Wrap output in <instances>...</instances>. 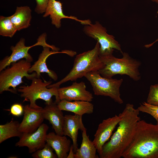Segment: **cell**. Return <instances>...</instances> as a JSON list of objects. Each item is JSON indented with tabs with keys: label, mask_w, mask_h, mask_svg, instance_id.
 Masks as SVG:
<instances>
[{
	"label": "cell",
	"mask_w": 158,
	"mask_h": 158,
	"mask_svg": "<svg viewBox=\"0 0 158 158\" xmlns=\"http://www.w3.org/2000/svg\"><path fill=\"white\" fill-rule=\"evenodd\" d=\"M122 157L158 158V124L140 120L132 139Z\"/></svg>",
	"instance_id": "obj_2"
},
{
	"label": "cell",
	"mask_w": 158,
	"mask_h": 158,
	"mask_svg": "<svg viewBox=\"0 0 158 158\" xmlns=\"http://www.w3.org/2000/svg\"><path fill=\"white\" fill-rule=\"evenodd\" d=\"M152 1L158 4V0H151Z\"/></svg>",
	"instance_id": "obj_31"
},
{
	"label": "cell",
	"mask_w": 158,
	"mask_h": 158,
	"mask_svg": "<svg viewBox=\"0 0 158 158\" xmlns=\"http://www.w3.org/2000/svg\"><path fill=\"white\" fill-rule=\"evenodd\" d=\"M20 123L12 120L4 124L0 125V143L13 137L20 138L22 133L19 130Z\"/></svg>",
	"instance_id": "obj_22"
},
{
	"label": "cell",
	"mask_w": 158,
	"mask_h": 158,
	"mask_svg": "<svg viewBox=\"0 0 158 158\" xmlns=\"http://www.w3.org/2000/svg\"><path fill=\"white\" fill-rule=\"evenodd\" d=\"M31 66V62L21 59L0 72V93L5 91L16 93V87L23 83V77L31 80L36 77L35 72L28 74Z\"/></svg>",
	"instance_id": "obj_6"
},
{
	"label": "cell",
	"mask_w": 158,
	"mask_h": 158,
	"mask_svg": "<svg viewBox=\"0 0 158 158\" xmlns=\"http://www.w3.org/2000/svg\"><path fill=\"white\" fill-rule=\"evenodd\" d=\"M54 150L48 144L46 143L42 149L32 153V156L34 158H56V154L54 152Z\"/></svg>",
	"instance_id": "obj_24"
},
{
	"label": "cell",
	"mask_w": 158,
	"mask_h": 158,
	"mask_svg": "<svg viewBox=\"0 0 158 158\" xmlns=\"http://www.w3.org/2000/svg\"><path fill=\"white\" fill-rule=\"evenodd\" d=\"M47 124L42 123L35 132L31 133H23L15 146L26 147L29 153H33L42 148L46 143L47 132L49 129Z\"/></svg>",
	"instance_id": "obj_9"
},
{
	"label": "cell",
	"mask_w": 158,
	"mask_h": 158,
	"mask_svg": "<svg viewBox=\"0 0 158 158\" xmlns=\"http://www.w3.org/2000/svg\"><path fill=\"white\" fill-rule=\"evenodd\" d=\"M49 16L51 20L52 24L57 28L61 27V20L63 18L73 19L80 22L83 25H87L92 24L91 20L89 19L80 20L74 16L65 15L63 12L62 3L56 0H49L43 17L45 18Z\"/></svg>",
	"instance_id": "obj_14"
},
{
	"label": "cell",
	"mask_w": 158,
	"mask_h": 158,
	"mask_svg": "<svg viewBox=\"0 0 158 158\" xmlns=\"http://www.w3.org/2000/svg\"><path fill=\"white\" fill-rule=\"evenodd\" d=\"M139 111L133 104L128 103L121 113L117 130L103 145L100 158H120L131 142L138 121Z\"/></svg>",
	"instance_id": "obj_1"
},
{
	"label": "cell",
	"mask_w": 158,
	"mask_h": 158,
	"mask_svg": "<svg viewBox=\"0 0 158 158\" xmlns=\"http://www.w3.org/2000/svg\"><path fill=\"white\" fill-rule=\"evenodd\" d=\"M157 13H158V11ZM158 41V38L154 42L152 43H151L149 44L145 45V47L147 48H148L151 47V46H152L154 43H155V42Z\"/></svg>",
	"instance_id": "obj_30"
},
{
	"label": "cell",
	"mask_w": 158,
	"mask_h": 158,
	"mask_svg": "<svg viewBox=\"0 0 158 158\" xmlns=\"http://www.w3.org/2000/svg\"><path fill=\"white\" fill-rule=\"evenodd\" d=\"M121 118V113L118 115L104 120L99 125L92 141L99 156L102 153V147L108 141Z\"/></svg>",
	"instance_id": "obj_10"
},
{
	"label": "cell",
	"mask_w": 158,
	"mask_h": 158,
	"mask_svg": "<svg viewBox=\"0 0 158 158\" xmlns=\"http://www.w3.org/2000/svg\"><path fill=\"white\" fill-rule=\"evenodd\" d=\"M40 43L37 42L34 45L30 46L25 45V40L24 38H21L15 46H11L10 49L12 52L10 56H7L0 61V72L10 66L12 63L25 58L28 62L33 61L32 56L28 53L29 49L35 46L40 45Z\"/></svg>",
	"instance_id": "obj_13"
},
{
	"label": "cell",
	"mask_w": 158,
	"mask_h": 158,
	"mask_svg": "<svg viewBox=\"0 0 158 158\" xmlns=\"http://www.w3.org/2000/svg\"><path fill=\"white\" fill-rule=\"evenodd\" d=\"M85 128L82 122V116L75 114L66 115L64 116L63 135L68 136L72 139L74 153L78 148L77 143L78 130L80 129L82 131Z\"/></svg>",
	"instance_id": "obj_16"
},
{
	"label": "cell",
	"mask_w": 158,
	"mask_h": 158,
	"mask_svg": "<svg viewBox=\"0 0 158 158\" xmlns=\"http://www.w3.org/2000/svg\"><path fill=\"white\" fill-rule=\"evenodd\" d=\"M83 31L88 36L98 42L100 45L99 56L112 54L114 49L123 53L121 45L113 35L108 34L105 27L97 21L94 24L85 25Z\"/></svg>",
	"instance_id": "obj_8"
},
{
	"label": "cell",
	"mask_w": 158,
	"mask_h": 158,
	"mask_svg": "<svg viewBox=\"0 0 158 158\" xmlns=\"http://www.w3.org/2000/svg\"><path fill=\"white\" fill-rule=\"evenodd\" d=\"M31 80L30 85L21 86L17 89V91L21 93V97L24 98L25 100L29 101L30 107L34 108L41 107L36 103V100L39 99L44 101L45 104H49L53 102L52 97L54 96L55 97V102L56 103L60 101L58 93L59 87H47L51 83V81L43 82L40 78L36 77Z\"/></svg>",
	"instance_id": "obj_5"
},
{
	"label": "cell",
	"mask_w": 158,
	"mask_h": 158,
	"mask_svg": "<svg viewBox=\"0 0 158 158\" xmlns=\"http://www.w3.org/2000/svg\"><path fill=\"white\" fill-rule=\"evenodd\" d=\"M43 108H34L27 104L24 107V116L20 123L19 130L22 133H31L36 131L44 120L42 111Z\"/></svg>",
	"instance_id": "obj_12"
},
{
	"label": "cell",
	"mask_w": 158,
	"mask_h": 158,
	"mask_svg": "<svg viewBox=\"0 0 158 158\" xmlns=\"http://www.w3.org/2000/svg\"><path fill=\"white\" fill-rule=\"evenodd\" d=\"M59 99L68 101H84L90 102L93 98L92 94L86 90L84 82H73L68 86L59 88L58 89Z\"/></svg>",
	"instance_id": "obj_11"
},
{
	"label": "cell",
	"mask_w": 158,
	"mask_h": 158,
	"mask_svg": "<svg viewBox=\"0 0 158 158\" xmlns=\"http://www.w3.org/2000/svg\"><path fill=\"white\" fill-rule=\"evenodd\" d=\"M10 111V113L12 115L19 117L24 113V107L20 104L15 103L11 106Z\"/></svg>",
	"instance_id": "obj_28"
},
{
	"label": "cell",
	"mask_w": 158,
	"mask_h": 158,
	"mask_svg": "<svg viewBox=\"0 0 158 158\" xmlns=\"http://www.w3.org/2000/svg\"><path fill=\"white\" fill-rule=\"evenodd\" d=\"M50 48L48 47H43V50L39 55L38 59L34 64L31 66L29 71V73L33 72L36 73V77L40 78V73H47L49 77L54 81L58 79V76L53 71L49 69L46 65V61L48 57L51 55L57 53L68 54L67 50H63L61 51H50Z\"/></svg>",
	"instance_id": "obj_17"
},
{
	"label": "cell",
	"mask_w": 158,
	"mask_h": 158,
	"mask_svg": "<svg viewBox=\"0 0 158 158\" xmlns=\"http://www.w3.org/2000/svg\"><path fill=\"white\" fill-rule=\"evenodd\" d=\"M100 45L97 42L92 49L76 56L73 68L69 73L58 82L47 86L48 88L54 87H59L63 83L68 81H75L85 76L88 73L98 71L103 68L104 64L99 57Z\"/></svg>",
	"instance_id": "obj_3"
},
{
	"label": "cell",
	"mask_w": 158,
	"mask_h": 158,
	"mask_svg": "<svg viewBox=\"0 0 158 158\" xmlns=\"http://www.w3.org/2000/svg\"><path fill=\"white\" fill-rule=\"evenodd\" d=\"M146 102L151 104L158 106V84L150 86Z\"/></svg>",
	"instance_id": "obj_26"
},
{
	"label": "cell",
	"mask_w": 158,
	"mask_h": 158,
	"mask_svg": "<svg viewBox=\"0 0 158 158\" xmlns=\"http://www.w3.org/2000/svg\"><path fill=\"white\" fill-rule=\"evenodd\" d=\"M17 31L11 20L10 16H0V35L3 36L12 37Z\"/></svg>",
	"instance_id": "obj_23"
},
{
	"label": "cell",
	"mask_w": 158,
	"mask_h": 158,
	"mask_svg": "<svg viewBox=\"0 0 158 158\" xmlns=\"http://www.w3.org/2000/svg\"><path fill=\"white\" fill-rule=\"evenodd\" d=\"M45 105L42 111L44 119L49 121L56 134L63 135V127L64 116L62 111L59 108L57 104L55 102Z\"/></svg>",
	"instance_id": "obj_15"
},
{
	"label": "cell",
	"mask_w": 158,
	"mask_h": 158,
	"mask_svg": "<svg viewBox=\"0 0 158 158\" xmlns=\"http://www.w3.org/2000/svg\"><path fill=\"white\" fill-rule=\"evenodd\" d=\"M82 131V140L80 147L75 153V158H96L97 149L92 141L90 140L87 135L86 128Z\"/></svg>",
	"instance_id": "obj_21"
},
{
	"label": "cell",
	"mask_w": 158,
	"mask_h": 158,
	"mask_svg": "<svg viewBox=\"0 0 158 158\" xmlns=\"http://www.w3.org/2000/svg\"><path fill=\"white\" fill-rule=\"evenodd\" d=\"M122 54L121 58H116L112 54L99 56L104 66L98 72L107 78H112L117 74L126 75L135 81L140 80L139 68L141 63L131 57L127 53L123 52Z\"/></svg>",
	"instance_id": "obj_4"
},
{
	"label": "cell",
	"mask_w": 158,
	"mask_h": 158,
	"mask_svg": "<svg viewBox=\"0 0 158 158\" xmlns=\"http://www.w3.org/2000/svg\"><path fill=\"white\" fill-rule=\"evenodd\" d=\"M140 112L148 114L152 116L158 124V106H155L143 102L137 108Z\"/></svg>",
	"instance_id": "obj_25"
},
{
	"label": "cell",
	"mask_w": 158,
	"mask_h": 158,
	"mask_svg": "<svg viewBox=\"0 0 158 158\" xmlns=\"http://www.w3.org/2000/svg\"><path fill=\"white\" fill-rule=\"evenodd\" d=\"M57 104L62 111H70L81 116L85 114L92 113L94 109L93 105L90 102L84 101L71 102L63 99L60 100Z\"/></svg>",
	"instance_id": "obj_19"
},
{
	"label": "cell",
	"mask_w": 158,
	"mask_h": 158,
	"mask_svg": "<svg viewBox=\"0 0 158 158\" xmlns=\"http://www.w3.org/2000/svg\"><path fill=\"white\" fill-rule=\"evenodd\" d=\"M46 142L55 151L58 158H67L71 146V141L66 136L54 132L47 134Z\"/></svg>",
	"instance_id": "obj_18"
},
{
	"label": "cell",
	"mask_w": 158,
	"mask_h": 158,
	"mask_svg": "<svg viewBox=\"0 0 158 158\" xmlns=\"http://www.w3.org/2000/svg\"><path fill=\"white\" fill-rule=\"evenodd\" d=\"M84 77L90 83L95 95L109 97L119 104L123 103L120 92L122 79L105 78L102 76L98 71L89 72Z\"/></svg>",
	"instance_id": "obj_7"
},
{
	"label": "cell",
	"mask_w": 158,
	"mask_h": 158,
	"mask_svg": "<svg viewBox=\"0 0 158 158\" xmlns=\"http://www.w3.org/2000/svg\"><path fill=\"white\" fill-rule=\"evenodd\" d=\"M36 3L35 11L37 14L44 13L47 7L49 0H35Z\"/></svg>",
	"instance_id": "obj_27"
},
{
	"label": "cell",
	"mask_w": 158,
	"mask_h": 158,
	"mask_svg": "<svg viewBox=\"0 0 158 158\" xmlns=\"http://www.w3.org/2000/svg\"><path fill=\"white\" fill-rule=\"evenodd\" d=\"M74 152L73 150V145L72 144L71 145L70 148L69 152V154H68L67 158H74Z\"/></svg>",
	"instance_id": "obj_29"
},
{
	"label": "cell",
	"mask_w": 158,
	"mask_h": 158,
	"mask_svg": "<svg viewBox=\"0 0 158 158\" xmlns=\"http://www.w3.org/2000/svg\"><path fill=\"white\" fill-rule=\"evenodd\" d=\"M32 11L28 6L17 7L15 13L10 16L11 20L17 31L28 28L32 18Z\"/></svg>",
	"instance_id": "obj_20"
}]
</instances>
